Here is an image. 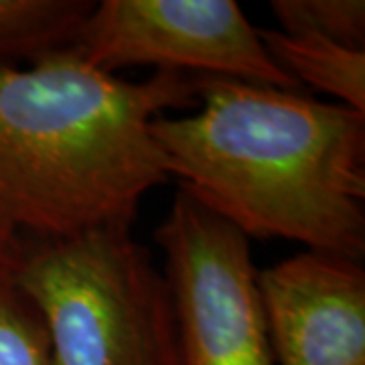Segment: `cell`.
<instances>
[{
  "label": "cell",
  "mask_w": 365,
  "mask_h": 365,
  "mask_svg": "<svg viewBox=\"0 0 365 365\" xmlns=\"http://www.w3.org/2000/svg\"><path fill=\"white\" fill-rule=\"evenodd\" d=\"M175 108H197L193 76L126 81L76 47L0 63V268L29 242L132 227L143 197L169 181L150 122Z\"/></svg>",
  "instance_id": "1"
},
{
  "label": "cell",
  "mask_w": 365,
  "mask_h": 365,
  "mask_svg": "<svg viewBox=\"0 0 365 365\" xmlns=\"http://www.w3.org/2000/svg\"><path fill=\"white\" fill-rule=\"evenodd\" d=\"M197 112L150 122L179 189L246 237L361 262L365 114L232 78L193 76Z\"/></svg>",
  "instance_id": "2"
},
{
  "label": "cell",
  "mask_w": 365,
  "mask_h": 365,
  "mask_svg": "<svg viewBox=\"0 0 365 365\" xmlns=\"http://www.w3.org/2000/svg\"><path fill=\"white\" fill-rule=\"evenodd\" d=\"M9 274L45 321L53 365H181L169 280L132 227L29 242Z\"/></svg>",
  "instance_id": "3"
},
{
  "label": "cell",
  "mask_w": 365,
  "mask_h": 365,
  "mask_svg": "<svg viewBox=\"0 0 365 365\" xmlns=\"http://www.w3.org/2000/svg\"><path fill=\"white\" fill-rule=\"evenodd\" d=\"M155 240L167 256L181 365H274L248 237L179 189Z\"/></svg>",
  "instance_id": "4"
},
{
  "label": "cell",
  "mask_w": 365,
  "mask_h": 365,
  "mask_svg": "<svg viewBox=\"0 0 365 365\" xmlns=\"http://www.w3.org/2000/svg\"><path fill=\"white\" fill-rule=\"evenodd\" d=\"M73 47L88 66L112 76L146 66L300 90L234 0L96 2Z\"/></svg>",
  "instance_id": "5"
},
{
  "label": "cell",
  "mask_w": 365,
  "mask_h": 365,
  "mask_svg": "<svg viewBox=\"0 0 365 365\" xmlns=\"http://www.w3.org/2000/svg\"><path fill=\"white\" fill-rule=\"evenodd\" d=\"M278 365H365L361 262L302 252L256 272Z\"/></svg>",
  "instance_id": "6"
},
{
  "label": "cell",
  "mask_w": 365,
  "mask_h": 365,
  "mask_svg": "<svg viewBox=\"0 0 365 365\" xmlns=\"http://www.w3.org/2000/svg\"><path fill=\"white\" fill-rule=\"evenodd\" d=\"M258 35L276 66L299 86L309 83L365 114V49H353L319 35H290L278 29H258Z\"/></svg>",
  "instance_id": "7"
},
{
  "label": "cell",
  "mask_w": 365,
  "mask_h": 365,
  "mask_svg": "<svg viewBox=\"0 0 365 365\" xmlns=\"http://www.w3.org/2000/svg\"><path fill=\"white\" fill-rule=\"evenodd\" d=\"M96 2L91 0H0V63L29 59L76 45Z\"/></svg>",
  "instance_id": "8"
},
{
  "label": "cell",
  "mask_w": 365,
  "mask_h": 365,
  "mask_svg": "<svg viewBox=\"0 0 365 365\" xmlns=\"http://www.w3.org/2000/svg\"><path fill=\"white\" fill-rule=\"evenodd\" d=\"M0 365H53L45 321L4 268H0Z\"/></svg>",
  "instance_id": "9"
},
{
  "label": "cell",
  "mask_w": 365,
  "mask_h": 365,
  "mask_svg": "<svg viewBox=\"0 0 365 365\" xmlns=\"http://www.w3.org/2000/svg\"><path fill=\"white\" fill-rule=\"evenodd\" d=\"M270 9L282 33L319 35L365 49L364 0H274Z\"/></svg>",
  "instance_id": "10"
}]
</instances>
